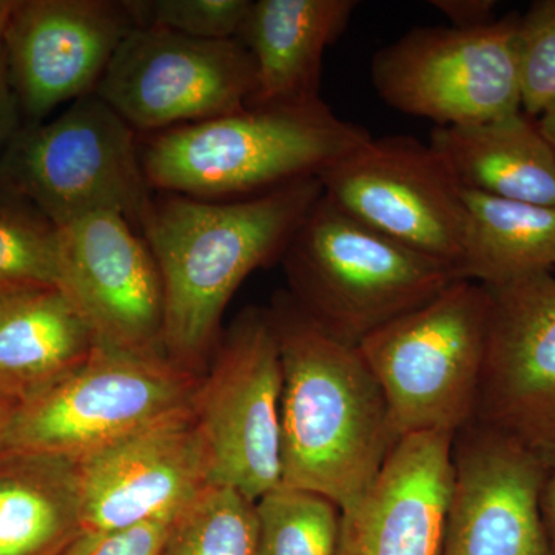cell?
I'll use <instances>...</instances> for the list:
<instances>
[{
	"label": "cell",
	"instance_id": "21",
	"mask_svg": "<svg viewBox=\"0 0 555 555\" xmlns=\"http://www.w3.org/2000/svg\"><path fill=\"white\" fill-rule=\"evenodd\" d=\"M82 532L76 462L0 455V555H61Z\"/></svg>",
	"mask_w": 555,
	"mask_h": 555
},
{
	"label": "cell",
	"instance_id": "11",
	"mask_svg": "<svg viewBox=\"0 0 555 555\" xmlns=\"http://www.w3.org/2000/svg\"><path fill=\"white\" fill-rule=\"evenodd\" d=\"M318 179L324 195L358 221L456 270L465 204L433 145L411 137H371Z\"/></svg>",
	"mask_w": 555,
	"mask_h": 555
},
{
	"label": "cell",
	"instance_id": "3",
	"mask_svg": "<svg viewBox=\"0 0 555 555\" xmlns=\"http://www.w3.org/2000/svg\"><path fill=\"white\" fill-rule=\"evenodd\" d=\"M369 138L321 100L247 107L153 133L141 160L155 192L235 199L318 178Z\"/></svg>",
	"mask_w": 555,
	"mask_h": 555
},
{
	"label": "cell",
	"instance_id": "34",
	"mask_svg": "<svg viewBox=\"0 0 555 555\" xmlns=\"http://www.w3.org/2000/svg\"><path fill=\"white\" fill-rule=\"evenodd\" d=\"M537 122H539L540 130H542V133L545 134V138L555 150V105L553 108L547 109L546 113H543L537 119Z\"/></svg>",
	"mask_w": 555,
	"mask_h": 555
},
{
	"label": "cell",
	"instance_id": "9",
	"mask_svg": "<svg viewBox=\"0 0 555 555\" xmlns=\"http://www.w3.org/2000/svg\"><path fill=\"white\" fill-rule=\"evenodd\" d=\"M516 13L473 30L425 27L375 54L372 86L390 107L437 127L521 112Z\"/></svg>",
	"mask_w": 555,
	"mask_h": 555
},
{
	"label": "cell",
	"instance_id": "4",
	"mask_svg": "<svg viewBox=\"0 0 555 555\" xmlns=\"http://www.w3.org/2000/svg\"><path fill=\"white\" fill-rule=\"evenodd\" d=\"M281 259L295 305L353 347L460 280L451 264L369 228L324 193Z\"/></svg>",
	"mask_w": 555,
	"mask_h": 555
},
{
	"label": "cell",
	"instance_id": "31",
	"mask_svg": "<svg viewBox=\"0 0 555 555\" xmlns=\"http://www.w3.org/2000/svg\"><path fill=\"white\" fill-rule=\"evenodd\" d=\"M540 517L551 555H555V466L547 470L545 485L540 494Z\"/></svg>",
	"mask_w": 555,
	"mask_h": 555
},
{
	"label": "cell",
	"instance_id": "20",
	"mask_svg": "<svg viewBox=\"0 0 555 555\" xmlns=\"http://www.w3.org/2000/svg\"><path fill=\"white\" fill-rule=\"evenodd\" d=\"M86 321L56 286L0 287V396L20 401L82 363Z\"/></svg>",
	"mask_w": 555,
	"mask_h": 555
},
{
	"label": "cell",
	"instance_id": "24",
	"mask_svg": "<svg viewBox=\"0 0 555 555\" xmlns=\"http://www.w3.org/2000/svg\"><path fill=\"white\" fill-rule=\"evenodd\" d=\"M255 543V503L210 486L175 518L159 555H254Z\"/></svg>",
	"mask_w": 555,
	"mask_h": 555
},
{
	"label": "cell",
	"instance_id": "26",
	"mask_svg": "<svg viewBox=\"0 0 555 555\" xmlns=\"http://www.w3.org/2000/svg\"><path fill=\"white\" fill-rule=\"evenodd\" d=\"M137 27H156L189 38L238 39L251 0H126Z\"/></svg>",
	"mask_w": 555,
	"mask_h": 555
},
{
	"label": "cell",
	"instance_id": "13",
	"mask_svg": "<svg viewBox=\"0 0 555 555\" xmlns=\"http://www.w3.org/2000/svg\"><path fill=\"white\" fill-rule=\"evenodd\" d=\"M94 346L164 352L163 278L149 244L122 215L96 211L60 229V283Z\"/></svg>",
	"mask_w": 555,
	"mask_h": 555
},
{
	"label": "cell",
	"instance_id": "17",
	"mask_svg": "<svg viewBox=\"0 0 555 555\" xmlns=\"http://www.w3.org/2000/svg\"><path fill=\"white\" fill-rule=\"evenodd\" d=\"M451 434H415L341 511L337 555H438L452 481Z\"/></svg>",
	"mask_w": 555,
	"mask_h": 555
},
{
	"label": "cell",
	"instance_id": "23",
	"mask_svg": "<svg viewBox=\"0 0 555 555\" xmlns=\"http://www.w3.org/2000/svg\"><path fill=\"white\" fill-rule=\"evenodd\" d=\"M254 555H337L341 509L326 496L280 483L255 502Z\"/></svg>",
	"mask_w": 555,
	"mask_h": 555
},
{
	"label": "cell",
	"instance_id": "19",
	"mask_svg": "<svg viewBox=\"0 0 555 555\" xmlns=\"http://www.w3.org/2000/svg\"><path fill=\"white\" fill-rule=\"evenodd\" d=\"M429 144L460 188L555 207V150L524 109L485 122L436 127Z\"/></svg>",
	"mask_w": 555,
	"mask_h": 555
},
{
	"label": "cell",
	"instance_id": "27",
	"mask_svg": "<svg viewBox=\"0 0 555 555\" xmlns=\"http://www.w3.org/2000/svg\"><path fill=\"white\" fill-rule=\"evenodd\" d=\"M521 109L539 119L555 105V0L532 3L518 20Z\"/></svg>",
	"mask_w": 555,
	"mask_h": 555
},
{
	"label": "cell",
	"instance_id": "28",
	"mask_svg": "<svg viewBox=\"0 0 555 555\" xmlns=\"http://www.w3.org/2000/svg\"><path fill=\"white\" fill-rule=\"evenodd\" d=\"M171 524L155 520L113 531H82L61 555H159Z\"/></svg>",
	"mask_w": 555,
	"mask_h": 555
},
{
	"label": "cell",
	"instance_id": "5",
	"mask_svg": "<svg viewBox=\"0 0 555 555\" xmlns=\"http://www.w3.org/2000/svg\"><path fill=\"white\" fill-rule=\"evenodd\" d=\"M489 318L488 288L456 280L358 346L385 393L397 441L415 434L455 436L473 422Z\"/></svg>",
	"mask_w": 555,
	"mask_h": 555
},
{
	"label": "cell",
	"instance_id": "30",
	"mask_svg": "<svg viewBox=\"0 0 555 555\" xmlns=\"http://www.w3.org/2000/svg\"><path fill=\"white\" fill-rule=\"evenodd\" d=\"M430 5L451 21V27L462 30L486 27L495 21L494 0H433Z\"/></svg>",
	"mask_w": 555,
	"mask_h": 555
},
{
	"label": "cell",
	"instance_id": "25",
	"mask_svg": "<svg viewBox=\"0 0 555 555\" xmlns=\"http://www.w3.org/2000/svg\"><path fill=\"white\" fill-rule=\"evenodd\" d=\"M57 283L60 228L28 201L0 192V287Z\"/></svg>",
	"mask_w": 555,
	"mask_h": 555
},
{
	"label": "cell",
	"instance_id": "8",
	"mask_svg": "<svg viewBox=\"0 0 555 555\" xmlns=\"http://www.w3.org/2000/svg\"><path fill=\"white\" fill-rule=\"evenodd\" d=\"M281 367L272 313L247 309L192 400L211 486L257 502L281 483Z\"/></svg>",
	"mask_w": 555,
	"mask_h": 555
},
{
	"label": "cell",
	"instance_id": "16",
	"mask_svg": "<svg viewBox=\"0 0 555 555\" xmlns=\"http://www.w3.org/2000/svg\"><path fill=\"white\" fill-rule=\"evenodd\" d=\"M134 27L126 0H20L3 50L25 122L93 94Z\"/></svg>",
	"mask_w": 555,
	"mask_h": 555
},
{
	"label": "cell",
	"instance_id": "2",
	"mask_svg": "<svg viewBox=\"0 0 555 555\" xmlns=\"http://www.w3.org/2000/svg\"><path fill=\"white\" fill-rule=\"evenodd\" d=\"M280 341L281 483L352 506L398 443L360 349L332 338L291 295L270 309Z\"/></svg>",
	"mask_w": 555,
	"mask_h": 555
},
{
	"label": "cell",
	"instance_id": "7",
	"mask_svg": "<svg viewBox=\"0 0 555 555\" xmlns=\"http://www.w3.org/2000/svg\"><path fill=\"white\" fill-rule=\"evenodd\" d=\"M198 385L163 353L94 346L82 363L16 404L7 451L78 462L185 411Z\"/></svg>",
	"mask_w": 555,
	"mask_h": 555
},
{
	"label": "cell",
	"instance_id": "22",
	"mask_svg": "<svg viewBox=\"0 0 555 555\" xmlns=\"http://www.w3.org/2000/svg\"><path fill=\"white\" fill-rule=\"evenodd\" d=\"M465 204L460 280L486 287L555 270V207L462 189Z\"/></svg>",
	"mask_w": 555,
	"mask_h": 555
},
{
	"label": "cell",
	"instance_id": "6",
	"mask_svg": "<svg viewBox=\"0 0 555 555\" xmlns=\"http://www.w3.org/2000/svg\"><path fill=\"white\" fill-rule=\"evenodd\" d=\"M0 192L28 201L60 229L113 211L138 232L155 195L137 131L94 93L57 118L22 126L0 160Z\"/></svg>",
	"mask_w": 555,
	"mask_h": 555
},
{
	"label": "cell",
	"instance_id": "10",
	"mask_svg": "<svg viewBox=\"0 0 555 555\" xmlns=\"http://www.w3.org/2000/svg\"><path fill=\"white\" fill-rule=\"evenodd\" d=\"M255 89L254 60L238 39L134 27L94 94L137 133L153 134L243 112Z\"/></svg>",
	"mask_w": 555,
	"mask_h": 555
},
{
	"label": "cell",
	"instance_id": "1",
	"mask_svg": "<svg viewBox=\"0 0 555 555\" xmlns=\"http://www.w3.org/2000/svg\"><path fill=\"white\" fill-rule=\"evenodd\" d=\"M321 195L318 178L235 199L155 192L139 233L163 278L167 358L192 369L218 347L230 298L251 272L283 257Z\"/></svg>",
	"mask_w": 555,
	"mask_h": 555
},
{
	"label": "cell",
	"instance_id": "33",
	"mask_svg": "<svg viewBox=\"0 0 555 555\" xmlns=\"http://www.w3.org/2000/svg\"><path fill=\"white\" fill-rule=\"evenodd\" d=\"M17 2L20 0H0V47L3 46V39H5V33L9 30L11 17H13Z\"/></svg>",
	"mask_w": 555,
	"mask_h": 555
},
{
	"label": "cell",
	"instance_id": "14",
	"mask_svg": "<svg viewBox=\"0 0 555 555\" xmlns=\"http://www.w3.org/2000/svg\"><path fill=\"white\" fill-rule=\"evenodd\" d=\"M82 531L175 520L210 488L192 406L76 462Z\"/></svg>",
	"mask_w": 555,
	"mask_h": 555
},
{
	"label": "cell",
	"instance_id": "12",
	"mask_svg": "<svg viewBox=\"0 0 555 555\" xmlns=\"http://www.w3.org/2000/svg\"><path fill=\"white\" fill-rule=\"evenodd\" d=\"M486 287V286H485ZM488 347L474 422L555 466V275L486 287Z\"/></svg>",
	"mask_w": 555,
	"mask_h": 555
},
{
	"label": "cell",
	"instance_id": "18",
	"mask_svg": "<svg viewBox=\"0 0 555 555\" xmlns=\"http://www.w3.org/2000/svg\"><path fill=\"white\" fill-rule=\"evenodd\" d=\"M356 0H257L238 40L255 64L257 89L248 107L321 101L323 56L346 30Z\"/></svg>",
	"mask_w": 555,
	"mask_h": 555
},
{
	"label": "cell",
	"instance_id": "15",
	"mask_svg": "<svg viewBox=\"0 0 555 555\" xmlns=\"http://www.w3.org/2000/svg\"><path fill=\"white\" fill-rule=\"evenodd\" d=\"M547 467L469 422L452 441V481L438 555H551L540 517Z\"/></svg>",
	"mask_w": 555,
	"mask_h": 555
},
{
	"label": "cell",
	"instance_id": "32",
	"mask_svg": "<svg viewBox=\"0 0 555 555\" xmlns=\"http://www.w3.org/2000/svg\"><path fill=\"white\" fill-rule=\"evenodd\" d=\"M16 404L17 401L10 400V398L0 396V455L7 451V441H9L11 420H13Z\"/></svg>",
	"mask_w": 555,
	"mask_h": 555
},
{
	"label": "cell",
	"instance_id": "29",
	"mask_svg": "<svg viewBox=\"0 0 555 555\" xmlns=\"http://www.w3.org/2000/svg\"><path fill=\"white\" fill-rule=\"evenodd\" d=\"M24 124L20 101L11 86L5 50L2 46L0 47V160L5 156L7 150Z\"/></svg>",
	"mask_w": 555,
	"mask_h": 555
}]
</instances>
